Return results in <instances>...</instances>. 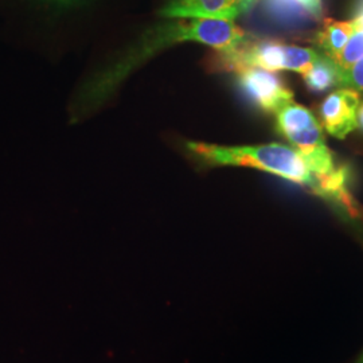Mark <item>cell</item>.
I'll return each instance as SVG.
<instances>
[{
  "instance_id": "obj_1",
  "label": "cell",
  "mask_w": 363,
  "mask_h": 363,
  "mask_svg": "<svg viewBox=\"0 0 363 363\" xmlns=\"http://www.w3.org/2000/svg\"><path fill=\"white\" fill-rule=\"evenodd\" d=\"M190 155L205 166L250 167L277 175L300 184L340 208L352 220H363V208L347 187V169L339 167L331 175H320L300 151L283 144H262L245 147H223L202 142H187Z\"/></svg>"
},
{
  "instance_id": "obj_10",
  "label": "cell",
  "mask_w": 363,
  "mask_h": 363,
  "mask_svg": "<svg viewBox=\"0 0 363 363\" xmlns=\"http://www.w3.org/2000/svg\"><path fill=\"white\" fill-rule=\"evenodd\" d=\"M265 7L273 18L286 25H303L319 18L298 0H265Z\"/></svg>"
},
{
  "instance_id": "obj_2",
  "label": "cell",
  "mask_w": 363,
  "mask_h": 363,
  "mask_svg": "<svg viewBox=\"0 0 363 363\" xmlns=\"http://www.w3.org/2000/svg\"><path fill=\"white\" fill-rule=\"evenodd\" d=\"M182 42H191L189 19L166 23L150 31L135 48L105 66L85 82L78 94L76 101L77 109L74 113L81 117L103 104L136 67L144 64L156 52Z\"/></svg>"
},
{
  "instance_id": "obj_6",
  "label": "cell",
  "mask_w": 363,
  "mask_h": 363,
  "mask_svg": "<svg viewBox=\"0 0 363 363\" xmlns=\"http://www.w3.org/2000/svg\"><path fill=\"white\" fill-rule=\"evenodd\" d=\"M361 105V94L350 88L337 89L325 97L320 106L322 127L328 135L345 139L350 132L358 128L357 113Z\"/></svg>"
},
{
  "instance_id": "obj_3",
  "label": "cell",
  "mask_w": 363,
  "mask_h": 363,
  "mask_svg": "<svg viewBox=\"0 0 363 363\" xmlns=\"http://www.w3.org/2000/svg\"><path fill=\"white\" fill-rule=\"evenodd\" d=\"M319 55L312 49L286 45L279 40L249 38L232 50L217 52L211 58V67L235 73L245 67H259L269 72L291 70L303 76L311 69Z\"/></svg>"
},
{
  "instance_id": "obj_13",
  "label": "cell",
  "mask_w": 363,
  "mask_h": 363,
  "mask_svg": "<svg viewBox=\"0 0 363 363\" xmlns=\"http://www.w3.org/2000/svg\"><path fill=\"white\" fill-rule=\"evenodd\" d=\"M354 28H359L363 30V0H361V3L358 4L357 10H355V15H354V19L351 21Z\"/></svg>"
},
{
  "instance_id": "obj_14",
  "label": "cell",
  "mask_w": 363,
  "mask_h": 363,
  "mask_svg": "<svg viewBox=\"0 0 363 363\" xmlns=\"http://www.w3.org/2000/svg\"><path fill=\"white\" fill-rule=\"evenodd\" d=\"M298 1L303 3L307 9H310L316 16H320V13H322V3H320V0H298Z\"/></svg>"
},
{
  "instance_id": "obj_4",
  "label": "cell",
  "mask_w": 363,
  "mask_h": 363,
  "mask_svg": "<svg viewBox=\"0 0 363 363\" xmlns=\"http://www.w3.org/2000/svg\"><path fill=\"white\" fill-rule=\"evenodd\" d=\"M277 130L310 162L320 175L337 172L333 152L328 150L322 124L310 109L296 103L283 106L277 113Z\"/></svg>"
},
{
  "instance_id": "obj_9",
  "label": "cell",
  "mask_w": 363,
  "mask_h": 363,
  "mask_svg": "<svg viewBox=\"0 0 363 363\" xmlns=\"http://www.w3.org/2000/svg\"><path fill=\"white\" fill-rule=\"evenodd\" d=\"M339 79L340 69L334 60L323 54H320L311 69L303 74V81L307 88L316 93L330 91L331 88L339 85Z\"/></svg>"
},
{
  "instance_id": "obj_11",
  "label": "cell",
  "mask_w": 363,
  "mask_h": 363,
  "mask_svg": "<svg viewBox=\"0 0 363 363\" xmlns=\"http://www.w3.org/2000/svg\"><path fill=\"white\" fill-rule=\"evenodd\" d=\"M363 58V30L354 28V33L351 34L346 46L339 52L337 58L334 60L337 67L343 72L350 69L351 66L357 64Z\"/></svg>"
},
{
  "instance_id": "obj_17",
  "label": "cell",
  "mask_w": 363,
  "mask_h": 363,
  "mask_svg": "<svg viewBox=\"0 0 363 363\" xmlns=\"http://www.w3.org/2000/svg\"><path fill=\"white\" fill-rule=\"evenodd\" d=\"M354 363H363V350L361 351V354L357 357V359L354 361Z\"/></svg>"
},
{
  "instance_id": "obj_7",
  "label": "cell",
  "mask_w": 363,
  "mask_h": 363,
  "mask_svg": "<svg viewBox=\"0 0 363 363\" xmlns=\"http://www.w3.org/2000/svg\"><path fill=\"white\" fill-rule=\"evenodd\" d=\"M257 0H169L160 10L167 18H214L234 21Z\"/></svg>"
},
{
  "instance_id": "obj_15",
  "label": "cell",
  "mask_w": 363,
  "mask_h": 363,
  "mask_svg": "<svg viewBox=\"0 0 363 363\" xmlns=\"http://www.w3.org/2000/svg\"><path fill=\"white\" fill-rule=\"evenodd\" d=\"M48 1L55 4V6H60V7H70V6L82 3L84 0H48Z\"/></svg>"
},
{
  "instance_id": "obj_16",
  "label": "cell",
  "mask_w": 363,
  "mask_h": 363,
  "mask_svg": "<svg viewBox=\"0 0 363 363\" xmlns=\"http://www.w3.org/2000/svg\"><path fill=\"white\" fill-rule=\"evenodd\" d=\"M357 123H358V128L363 132V104L359 105L358 108V113H357Z\"/></svg>"
},
{
  "instance_id": "obj_5",
  "label": "cell",
  "mask_w": 363,
  "mask_h": 363,
  "mask_svg": "<svg viewBox=\"0 0 363 363\" xmlns=\"http://www.w3.org/2000/svg\"><path fill=\"white\" fill-rule=\"evenodd\" d=\"M238 74V85L250 103L267 113H277L294 101V93L274 72L245 67Z\"/></svg>"
},
{
  "instance_id": "obj_12",
  "label": "cell",
  "mask_w": 363,
  "mask_h": 363,
  "mask_svg": "<svg viewBox=\"0 0 363 363\" xmlns=\"http://www.w3.org/2000/svg\"><path fill=\"white\" fill-rule=\"evenodd\" d=\"M339 85L350 88L354 91L363 93V58L357 64L351 66L347 70H340V79Z\"/></svg>"
},
{
  "instance_id": "obj_8",
  "label": "cell",
  "mask_w": 363,
  "mask_h": 363,
  "mask_svg": "<svg viewBox=\"0 0 363 363\" xmlns=\"http://www.w3.org/2000/svg\"><path fill=\"white\" fill-rule=\"evenodd\" d=\"M354 33V26L350 22H340L334 19H325L323 26L316 34L315 42L319 49H322L323 55L335 60L337 54L346 46L347 40Z\"/></svg>"
}]
</instances>
